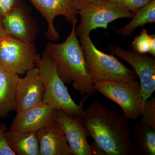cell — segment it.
Here are the masks:
<instances>
[{
    "label": "cell",
    "mask_w": 155,
    "mask_h": 155,
    "mask_svg": "<svg viewBox=\"0 0 155 155\" xmlns=\"http://www.w3.org/2000/svg\"><path fill=\"white\" fill-rule=\"evenodd\" d=\"M87 137H91L105 155H137L130 137L129 119L124 114L94 101L80 116Z\"/></svg>",
    "instance_id": "obj_1"
},
{
    "label": "cell",
    "mask_w": 155,
    "mask_h": 155,
    "mask_svg": "<svg viewBox=\"0 0 155 155\" xmlns=\"http://www.w3.org/2000/svg\"><path fill=\"white\" fill-rule=\"evenodd\" d=\"M77 22L72 23L71 33L65 41L58 44L48 43L44 52L54 61L64 83H72L81 95L90 97L97 91L89 74L83 50L77 38Z\"/></svg>",
    "instance_id": "obj_2"
},
{
    "label": "cell",
    "mask_w": 155,
    "mask_h": 155,
    "mask_svg": "<svg viewBox=\"0 0 155 155\" xmlns=\"http://www.w3.org/2000/svg\"><path fill=\"white\" fill-rule=\"evenodd\" d=\"M36 67L39 69L45 86L43 102L57 110L64 111L72 118L80 116L83 112V104L88 96L83 97L77 104L70 96L68 88L58 74L53 60L44 51L38 54Z\"/></svg>",
    "instance_id": "obj_3"
},
{
    "label": "cell",
    "mask_w": 155,
    "mask_h": 155,
    "mask_svg": "<svg viewBox=\"0 0 155 155\" xmlns=\"http://www.w3.org/2000/svg\"><path fill=\"white\" fill-rule=\"evenodd\" d=\"M79 37L87 71L94 84L104 81L127 82L137 79L134 69H128L114 56L98 49L89 35Z\"/></svg>",
    "instance_id": "obj_4"
},
{
    "label": "cell",
    "mask_w": 155,
    "mask_h": 155,
    "mask_svg": "<svg viewBox=\"0 0 155 155\" xmlns=\"http://www.w3.org/2000/svg\"><path fill=\"white\" fill-rule=\"evenodd\" d=\"M94 85L97 91L118 104L129 120H135L141 115L145 101L142 96L139 81H104L95 83Z\"/></svg>",
    "instance_id": "obj_5"
},
{
    "label": "cell",
    "mask_w": 155,
    "mask_h": 155,
    "mask_svg": "<svg viewBox=\"0 0 155 155\" xmlns=\"http://www.w3.org/2000/svg\"><path fill=\"white\" fill-rule=\"evenodd\" d=\"M36 48L6 35L0 41V69L10 74L23 75L36 67Z\"/></svg>",
    "instance_id": "obj_6"
},
{
    "label": "cell",
    "mask_w": 155,
    "mask_h": 155,
    "mask_svg": "<svg viewBox=\"0 0 155 155\" xmlns=\"http://www.w3.org/2000/svg\"><path fill=\"white\" fill-rule=\"evenodd\" d=\"M81 22L77 29V36L89 35L98 28L106 29L108 24L116 19L132 18L134 14L122 8L115 2L107 1L87 6L79 10Z\"/></svg>",
    "instance_id": "obj_7"
},
{
    "label": "cell",
    "mask_w": 155,
    "mask_h": 155,
    "mask_svg": "<svg viewBox=\"0 0 155 155\" xmlns=\"http://www.w3.org/2000/svg\"><path fill=\"white\" fill-rule=\"evenodd\" d=\"M109 49L133 67L140 80L142 96L145 101L150 97L155 91L154 59L143 54L125 51L118 46H110Z\"/></svg>",
    "instance_id": "obj_8"
},
{
    "label": "cell",
    "mask_w": 155,
    "mask_h": 155,
    "mask_svg": "<svg viewBox=\"0 0 155 155\" xmlns=\"http://www.w3.org/2000/svg\"><path fill=\"white\" fill-rule=\"evenodd\" d=\"M58 110L42 102L31 107L17 111L8 131L37 132L56 121Z\"/></svg>",
    "instance_id": "obj_9"
},
{
    "label": "cell",
    "mask_w": 155,
    "mask_h": 155,
    "mask_svg": "<svg viewBox=\"0 0 155 155\" xmlns=\"http://www.w3.org/2000/svg\"><path fill=\"white\" fill-rule=\"evenodd\" d=\"M23 78H19L15 94L14 110H24L43 102L45 86L39 69L35 67L26 72Z\"/></svg>",
    "instance_id": "obj_10"
},
{
    "label": "cell",
    "mask_w": 155,
    "mask_h": 155,
    "mask_svg": "<svg viewBox=\"0 0 155 155\" xmlns=\"http://www.w3.org/2000/svg\"><path fill=\"white\" fill-rule=\"evenodd\" d=\"M34 5L46 19L48 25L45 36L52 41L60 39V34L54 26L55 18L59 15L64 16L72 23L77 22L78 11L71 0H30Z\"/></svg>",
    "instance_id": "obj_11"
},
{
    "label": "cell",
    "mask_w": 155,
    "mask_h": 155,
    "mask_svg": "<svg viewBox=\"0 0 155 155\" xmlns=\"http://www.w3.org/2000/svg\"><path fill=\"white\" fill-rule=\"evenodd\" d=\"M7 34L26 43L32 44L38 28L29 12L20 4L2 18Z\"/></svg>",
    "instance_id": "obj_12"
},
{
    "label": "cell",
    "mask_w": 155,
    "mask_h": 155,
    "mask_svg": "<svg viewBox=\"0 0 155 155\" xmlns=\"http://www.w3.org/2000/svg\"><path fill=\"white\" fill-rule=\"evenodd\" d=\"M56 121L64 132L73 155H94L91 145L87 140L86 131L80 116L72 118L64 111L58 110Z\"/></svg>",
    "instance_id": "obj_13"
},
{
    "label": "cell",
    "mask_w": 155,
    "mask_h": 155,
    "mask_svg": "<svg viewBox=\"0 0 155 155\" xmlns=\"http://www.w3.org/2000/svg\"><path fill=\"white\" fill-rule=\"evenodd\" d=\"M40 155H70L64 132L55 121L37 131Z\"/></svg>",
    "instance_id": "obj_14"
},
{
    "label": "cell",
    "mask_w": 155,
    "mask_h": 155,
    "mask_svg": "<svg viewBox=\"0 0 155 155\" xmlns=\"http://www.w3.org/2000/svg\"><path fill=\"white\" fill-rule=\"evenodd\" d=\"M6 138L12 150L18 155H40L36 132L7 131Z\"/></svg>",
    "instance_id": "obj_15"
},
{
    "label": "cell",
    "mask_w": 155,
    "mask_h": 155,
    "mask_svg": "<svg viewBox=\"0 0 155 155\" xmlns=\"http://www.w3.org/2000/svg\"><path fill=\"white\" fill-rule=\"evenodd\" d=\"M19 78V75L0 69V119L14 110L16 87Z\"/></svg>",
    "instance_id": "obj_16"
},
{
    "label": "cell",
    "mask_w": 155,
    "mask_h": 155,
    "mask_svg": "<svg viewBox=\"0 0 155 155\" xmlns=\"http://www.w3.org/2000/svg\"><path fill=\"white\" fill-rule=\"evenodd\" d=\"M132 140L139 154L155 155V130L138 123L134 130Z\"/></svg>",
    "instance_id": "obj_17"
},
{
    "label": "cell",
    "mask_w": 155,
    "mask_h": 155,
    "mask_svg": "<svg viewBox=\"0 0 155 155\" xmlns=\"http://www.w3.org/2000/svg\"><path fill=\"white\" fill-rule=\"evenodd\" d=\"M155 22V0H152L135 13L129 23L123 28L116 30V32L127 37L130 36L137 27Z\"/></svg>",
    "instance_id": "obj_18"
},
{
    "label": "cell",
    "mask_w": 155,
    "mask_h": 155,
    "mask_svg": "<svg viewBox=\"0 0 155 155\" xmlns=\"http://www.w3.org/2000/svg\"><path fill=\"white\" fill-rule=\"evenodd\" d=\"M151 36L147 31L143 28L140 34L136 37L132 41L131 47L134 52L139 54H150Z\"/></svg>",
    "instance_id": "obj_19"
},
{
    "label": "cell",
    "mask_w": 155,
    "mask_h": 155,
    "mask_svg": "<svg viewBox=\"0 0 155 155\" xmlns=\"http://www.w3.org/2000/svg\"><path fill=\"white\" fill-rule=\"evenodd\" d=\"M143 124L155 130V97L145 101L141 115Z\"/></svg>",
    "instance_id": "obj_20"
},
{
    "label": "cell",
    "mask_w": 155,
    "mask_h": 155,
    "mask_svg": "<svg viewBox=\"0 0 155 155\" xmlns=\"http://www.w3.org/2000/svg\"><path fill=\"white\" fill-rule=\"evenodd\" d=\"M127 11L135 14L152 0H111Z\"/></svg>",
    "instance_id": "obj_21"
},
{
    "label": "cell",
    "mask_w": 155,
    "mask_h": 155,
    "mask_svg": "<svg viewBox=\"0 0 155 155\" xmlns=\"http://www.w3.org/2000/svg\"><path fill=\"white\" fill-rule=\"evenodd\" d=\"M7 127L4 124H0V155H15L9 146L6 137Z\"/></svg>",
    "instance_id": "obj_22"
},
{
    "label": "cell",
    "mask_w": 155,
    "mask_h": 155,
    "mask_svg": "<svg viewBox=\"0 0 155 155\" xmlns=\"http://www.w3.org/2000/svg\"><path fill=\"white\" fill-rule=\"evenodd\" d=\"M19 4L18 0H0V18L9 14Z\"/></svg>",
    "instance_id": "obj_23"
},
{
    "label": "cell",
    "mask_w": 155,
    "mask_h": 155,
    "mask_svg": "<svg viewBox=\"0 0 155 155\" xmlns=\"http://www.w3.org/2000/svg\"><path fill=\"white\" fill-rule=\"evenodd\" d=\"M74 6L78 11L87 6L96 3L107 2L111 0H71Z\"/></svg>",
    "instance_id": "obj_24"
},
{
    "label": "cell",
    "mask_w": 155,
    "mask_h": 155,
    "mask_svg": "<svg viewBox=\"0 0 155 155\" xmlns=\"http://www.w3.org/2000/svg\"><path fill=\"white\" fill-rule=\"evenodd\" d=\"M151 44L150 52V54L154 57L155 56V34L150 35Z\"/></svg>",
    "instance_id": "obj_25"
},
{
    "label": "cell",
    "mask_w": 155,
    "mask_h": 155,
    "mask_svg": "<svg viewBox=\"0 0 155 155\" xmlns=\"http://www.w3.org/2000/svg\"><path fill=\"white\" fill-rule=\"evenodd\" d=\"M6 35H7V33H6L5 30L3 26L2 18H0V41Z\"/></svg>",
    "instance_id": "obj_26"
}]
</instances>
